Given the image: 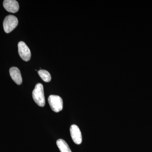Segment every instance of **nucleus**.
Segmentation results:
<instances>
[{"label":"nucleus","instance_id":"obj_9","mask_svg":"<svg viewBox=\"0 0 152 152\" xmlns=\"http://www.w3.org/2000/svg\"><path fill=\"white\" fill-rule=\"evenodd\" d=\"M38 73L44 82L49 83L51 80V76L48 71L45 70H40L38 71Z\"/></svg>","mask_w":152,"mask_h":152},{"label":"nucleus","instance_id":"obj_8","mask_svg":"<svg viewBox=\"0 0 152 152\" xmlns=\"http://www.w3.org/2000/svg\"><path fill=\"white\" fill-rule=\"evenodd\" d=\"M56 144L61 152H72L68 144L62 139L58 140Z\"/></svg>","mask_w":152,"mask_h":152},{"label":"nucleus","instance_id":"obj_2","mask_svg":"<svg viewBox=\"0 0 152 152\" xmlns=\"http://www.w3.org/2000/svg\"><path fill=\"white\" fill-rule=\"evenodd\" d=\"M48 101L53 111L58 113L63 110V101L59 96L50 95L49 96Z\"/></svg>","mask_w":152,"mask_h":152},{"label":"nucleus","instance_id":"obj_5","mask_svg":"<svg viewBox=\"0 0 152 152\" xmlns=\"http://www.w3.org/2000/svg\"><path fill=\"white\" fill-rule=\"evenodd\" d=\"M71 137L73 141L77 145H80L82 142V136L81 132L78 126L76 125L71 126L70 129Z\"/></svg>","mask_w":152,"mask_h":152},{"label":"nucleus","instance_id":"obj_7","mask_svg":"<svg viewBox=\"0 0 152 152\" xmlns=\"http://www.w3.org/2000/svg\"><path fill=\"white\" fill-rule=\"evenodd\" d=\"M10 75L11 78L17 84L20 85L22 83V78L20 72L18 68L12 67L10 70Z\"/></svg>","mask_w":152,"mask_h":152},{"label":"nucleus","instance_id":"obj_6","mask_svg":"<svg viewBox=\"0 0 152 152\" xmlns=\"http://www.w3.org/2000/svg\"><path fill=\"white\" fill-rule=\"evenodd\" d=\"M5 9L10 12H17L19 10L18 3L15 0H5L3 2Z\"/></svg>","mask_w":152,"mask_h":152},{"label":"nucleus","instance_id":"obj_4","mask_svg":"<svg viewBox=\"0 0 152 152\" xmlns=\"http://www.w3.org/2000/svg\"><path fill=\"white\" fill-rule=\"evenodd\" d=\"M18 48L19 54L22 59L25 61H29L31 57V51L26 43L23 42H19Z\"/></svg>","mask_w":152,"mask_h":152},{"label":"nucleus","instance_id":"obj_1","mask_svg":"<svg viewBox=\"0 0 152 152\" xmlns=\"http://www.w3.org/2000/svg\"><path fill=\"white\" fill-rule=\"evenodd\" d=\"M33 99L38 106L43 107L45 104L43 86L41 83L36 85L32 92Z\"/></svg>","mask_w":152,"mask_h":152},{"label":"nucleus","instance_id":"obj_3","mask_svg":"<svg viewBox=\"0 0 152 152\" xmlns=\"http://www.w3.org/2000/svg\"><path fill=\"white\" fill-rule=\"evenodd\" d=\"M18 21L16 17L9 15L6 17L3 22L4 30L7 34L11 32L18 26Z\"/></svg>","mask_w":152,"mask_h":152}]
</instances>
